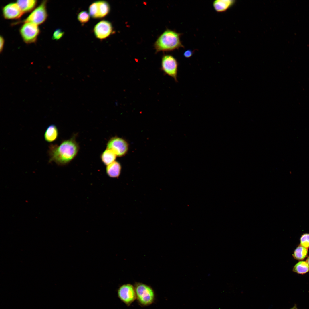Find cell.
I'll return each instance as SVG.
<instances>
[{
    "mask_svg": "<svg viewBox=\"0 0 309 309\" xmlns=\"http://www.w3.org/2000/svg\"><path fill=\"white\" fill-rule=\"evenodd\" d=\"M107 148L113 151L118 157L125 155L127 152L128 146V143L122 138L115 137L111 138L107 144Z\"/></svg>",
    "mask_w": 309,
    "mask_h": 309,
    "instance_id": "ba28073f",
    "label": "cell"
},
{
    "mask_svg": "<svg viewBox=\"0 0 309 309\" xmlns=\"http://www.w3.org/2000/svg\"><path fill=\"white\" fill-rule=\"evenodd\" d=\"M121 165L118 162L114 161L107 165L106 172L108 176L112 178L118 177L121 173Z\"/></svg>",
    "mask_w": 309,
    "mask_h": 309,
    "instance_id": "5bb4252c",
    "label": "cell"
},
{
    "mask_svg": "<svg viewBox=\"0 0 309 309\" xmlns=\"http://www.w3.org/2000/svg\"><path fill=\"white\" fill-rule=\"evenodd\" d=\"M79 150L78 145L73 137L64 141L59 146L51 145L49 153V162L60 165H66L75 157Z\"/></svg>",
    "mask_w": 309,
    "mask_h": 309,
    "instance_id": "6da1fadb",
    "label": "cell"
},
{
    "mask_svg": "<svg viewBox=\"0 0 309 309\" xmlns=\"http://www.w3.org/2000/svg\"><path fill=\"white\" fill-rule=\"evenodd\" d=\"M181 34L167 29L158 38L154 44L156 53L168 52L184 47L180 40Z\"/></svg>",
    "mask_w": 309,
    "mask_h": 309,
    "instance_id": "7a4b0ae2",
    "label": "cell"
},
{
    "mask_svg": "<svg viewBox=\"0 0 309 309\" xmlns=\"http://www.w3.org/2000/svg\"><path fill=\"white\" fill-rule=\"evenodd\" d=\"M178 63L176 59L171 55L166 54L162 57L161 69L166 74L178 82L177 79Z\"/></svg>",
    "mask_w": 309,
    "mask_h": 309,
    "instance_id": "5b68a950",
    "label": "cell"
},
{
    "mask_svg": "<svg viewBox=\"0 0 309 309\" xmlns=\"http://www.w3.org/2000/svg\"><path fill=\"white\" fill-rule=\"evenodd\" d=\"M97 3V19L101 18L109 13L110 7L109 3L104 0L96 1Z\"/></svg>",
    "mask_w": 309,
    "mask_h": 309,
    "instance_id": "8fae6325",
    "label": "cell"
},
{
    "mask_svg": "<svg viewBox=\"0 0 309 309\" xmlns=\"http://www.w3.org/2000/svg\"><path fill=\"white\" fill-rule=\"evenodd\" d=\"M292 270L294 272L303 275L309 272V265L306 261H300L294 266Z\"/></svg>",
    "mask_w": 309,
    "mask_h": 309,
    "instance_id": "ac0fdd59",
    "label": "cell"
},
{
    "mask_svg": "<svg viewBox=\"0 0 309 309\" xmlns=\"http://www.w3.org/2000/svg\"><path fill=\"white\" fill-rule=\"evenodd\" d=\"M19 31L23 41L27 44L35 42L40 32L38 25L31 23H24Z\"/></svg>",
    "mask_w": 309,
    "mask_h": 309,
    "instance_id": "8992f818",
    "label": "cell"
},
{
    "mask_svg": "<svg viewBox=\"0 0 309 309\" xmlns=\"http://www.w3.org/2000/svg\"><path fill=\"white\" fill-rule=\"evenodd\" d=\"M47 2V1H43L25 19L14 24L31 23L37 25L42 24L45 21L48 16L46 9Z\"/></svg>",
    "mask_w": 309,
    "mask_h": 309,
    "instance_id": "277c9868",
    "label": "cell"
},
{
    "mask_svg": "<svg viewBox=\"0 0 309 309\" xmlns=\"http://www.w3.org/2000/svg\"><path fill=\"white\" fill-rule=\"evenodd\" d=\"M300 245L307 249L309 248V233L302 234L300 238Z\"/></svg>",
    "mask_w": 309,
    "mask_h": 309,
    "instance_id": "ffe728a7",
    "label": "cell"
},
{
    "mask_svg": "<svg viewBox=\"0 0 309 309\" xmlns=\"http://www.w3.org/2000/svg\"><path fill=\"white\" fill-rule=\"evenodd\" d=\"M58 134L56 126L54 124H51L48 127L45 132L44 139L47 142H53L57 139Z\"/></svg>",
    "mask_w": 309,
    "mask_h": 309,
    "instance_id": "9a60e30c",
    "label": "cell"
},
{
    "mask_svg": "<svg viewBox=\"0 0 309 309\" xmlns=\"http://www.w3.org/2000/svg\"><path fill=\"white\" fill-rule=\"evenodd\" d=\"M64 34V32L62 31L61 29L58 28L54 32L52 38L53 40H59L62 37Z\"/></svg>",
    "mask_w": 309,
    "mask_h": 309,
    "instance_id": "7402d4cb",
    "label": "cell"
},
{
    "mask_svg": "<svg viewBox=\"0 0 309 309\" xmlns=\"http://www.w3.org/2000/svg\"><path fill=\"white\" fill-rule=\"evenodd\" d=\"M117 295L121 301L128 306L136 299L134 287L130 284L120 286L118 289Z\"/></svg>",
    "mask_w": 309,
    "mask_h": 309,
    "instance_id": "52a82bcc",
    "label": "cell"
},
{
    "mask_svg": "<svg viewBox=\"0 0 309 309\" xmlns=\"http://www.w3.org/2000/svg\"><path fill=\"white\" fill-rule=\"evenodd\" d=\"M5 43L3 37L1 36L0 37V52L1 53L3 50Z\"/></svg>",
    "mask_w": 309,
    "mask_h": 309,
    "instance_id": "cb8c5ba5",
    "label": "cell"
},
{
    "mask_svg": "<svg viewBox=\"0 0 309 309\" xmlns=\"http://www.w3.org/2000/svg\"><path fill=\"white\" fill-rule=\"evenodd\" d=\"M16 3L24 13H28L35 8L37 3L36 0H18Z\"/></svg>",
    "mask_w": 309,
    "mask_h": 309,
    "instance_id": "4fadbf2b",
    "label": "cell"
},
{
    "mask_svg": "<svg viewBox=\"0 0 309 309\" xmlns=\"http://www.w3.org/2000/svg\"><path fill=\"white\" fill-rule=\"evenodd\" d=\"M235 3V1L231 0H216L213 2V6L215 10L218 12L226 11L231 7Z\"/></svg>",
    "mask_w": 309,
    "mask_h": 309,
    "instance_id": "7c38bea8",
    "label": "cell"
},
{
    "mask_svg": "<svg viewBox=\"0 0 309 309\" xmlns=\"http://www.w3.org/2000/svg\"><path fill=\"white\" fill-rule=\"evenodd\" d=\"M89 13L86 11H82L80 12L77 16L78 21L83 24L88 22L90 19Z\"/></svg>",
    "mask_w": 309,
    "mask_h": 309,
    "instance_id": "d6986e66",
    "label": "cell"
},
{
    "mask_svg": "<svg viewBox=\"0 0 309 309\" xmlns=\"http://www.w3.org/2000/svg\"><path fill=\"white\" fill-rule=\"evenodd\" d=\"M116 156L113 151L107 148L102 154L101 158L104 164L108 165L114 161Z\"/></svg>",
    "mask_w": 309,
    "mask_h": 309,
    "instance_id": "2e32d148",
    "label": "cell"
},
{
    "mask_svg": "<svg viewBox=\"0 0 309 309\" xmlns=\"http://www.w3.org/2000/svg\"><path fill=\"white\" fill-rule=\"evenodd\" d=\"M290 309H298V308H297V307H296V305H295V306H294L293 307H292V308H290Z\"/></svg>",
    "mask_w": 309,
    "mask_h": 309,
    "instance_id": "484cf974",
    "label": "cell"
},
{
    "mask_svg": "<svg viewBox=\"0 0 309 309\" xmlns=\"http://www.w3.org/2000/svg\"><path fill=\"white\" fill-rule=\"evenodd\" d=\"M112 25L110 21L103 20L94 26L93 31L96 37L100 39H105L112 34L113 32Z\"/></svg>",
    "mask_w": 309,
    "mask_h": 309,
    "instance_id": "9c48e42d",
    "label": "cell"
},
{
    "mask_svg": "<svg viewBox=\"0 0 309 309\" xmlns=\"http://www.w3.org/2000/svg\"><path fill=\"white\" fill-rule=\"evenodd\" d=\"M306 261L308 263V265H309V256L308 257V258H307Z\"/></svg>",
    "mask_w": 309,
    "mask_h": 309,
    "instance_id": "d4e9b609",
    "label": "cell"
},
{
    "mask_svg": "<svg viewBox=\"0 0 309 309\" xmlns=\"http://www.w3.org/2000/svg\"><path fill=\"white\" fill-rule=\"evenodd\" d=\"M308 251V249L300 244L294 250L292 255L294 259L299 261L302 260L307 257Z\"/></svg>",
    "mask_w": 309,
    "mask_h": 309,
    "instance_id": "e0dca14e",
    "label": "cell"
},
{
    "mask_svg": "<svg viewBox=\"0 0 309 309\" xmlns=\"http://www.w3.org/2000/svg\"><path fill=\"white\" fill-rule=\"evenodd\" d=\"M4 18L7 19L19 18L23 13L16 2H11L4 6L2 9Z\"/></svg>",
    "mask_w": 309,
    "mask_h": 309,
    "instance_id": "30bf717a",
    "label": "cell"
},
{
    "mask_svg": "<svg viewBox=\"0 0 309 309\" xmlns=\"http://www.w3.org/2000/svg\"><path fill=\"white\" fill-rule=\"evenodd\" d=\"M193 52L192 50H188L185 51L183 54L184 57L186 58H189L192 56Z\"/></svg>",
    "mask_w": 309,
    "mask_h": 309,
    "instance_id": "603a6c76",
    "label": "cell"
},
{
    "mask_svg": "<svg viewBox=\"0 0 309 309\" xmlns=\"http://www.w3.org/2000/svg\"><path fill=\"white\" fill-rule=\"evenodd\" d=\"M90 16L94 19H97V4L96 1L92 3L89 6L88 9Z\"/></svg>",
    "mask_w": 309,
    "mask_h": 309,
    "instance_id": "44dd1931",
    "label": "cell"
},
{
    "mask_svg": "<svg viewBox=\"0 0 309 309\" xmlns=\"http://www.w3.org/2000/svg\"><path fill=\"white\" fill-rule=\"evenodd\" d=\"M136 299L142 306H147L152 304L155 298L154 292L150 286L141 283H136L134 286Z\"/></svg>",
    "mask_w": 309,
    "mask_h": 309,
    "instance_id": "3957f363",
    "label": "cell"
}]
</instances>
